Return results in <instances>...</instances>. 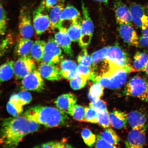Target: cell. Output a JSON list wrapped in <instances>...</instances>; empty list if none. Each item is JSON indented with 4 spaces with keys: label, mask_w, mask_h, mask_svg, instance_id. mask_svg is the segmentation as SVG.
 <instances>
[{
    "label": "cell",
    "mask_w": 148,
    "mask_h": 148,
    "mask_svg": "<svg viewBox=\"0 0 148 148\" xmlns=\"http://www.w3.org/2000/svg\"><path fill=\"white\" fill-rule=\"evenodd\" d=\"M36 70L34 61L31 58H20L14 62V75L16 79H23Z\"/></svg>",
    "instance_id": "10"
},
{
    "label": "cell",
    "mask_w": 148,
    "mask_h": 148,
    "mask_svg": "<svg viewBox=\"0 0 148 148\" xmlns=\"http://www.w3.org/2000/svg\"><path fill=\"white\" fill-rule=\"evenodd\" d=\"M145 127L132 129L125 142L126 148H143L146 141Z\"/></svg>",
    "instance_id": "11"
},
{
    "label": "cell",
    "mask_w": 148,
    "mask_h": 148,
    "mask_svg": "<svg viewBox=\"0 0 148 148\" xmlns=\"http://www.w3.org/2000/svg\"><path fill=\"white\" fill-rule=\"evenodd\" d=\"M0 7L1 11V21H0V33L2 36L5 34L6 32L8 18L7 14L4 7L1 3Z\"/></svg>",
    "instance_id": "37"
},
{
    "label": "cell",
    "mask_w": 148,
    "mask_h": 148,
    "mask_svg": "<svg viewBox=\"0 0 148 148\" xmlns=\"http://www.w3.org/2000/svg\"><path fill=\"white\" fill-rule=\"evenodd\" d=\"M33 23L36 35L40 36L50 27L49 16L37 8L33 12Z\"/></svg>",
    "instance_id": "12"
},
{
    "label": "cell",
    "mask_w": 148,
    "mask_h": 148,
    "mask_svg": "<svg viewBox=\"0 0 148 148\" xmlns=\"http://www.w3.org/2000/svg\"><path fill=\"white\" fill-rule=\"evenodd\" d=\"M100 135L103 140L113 145H117L120 140L119 136L111 128L106 129Z\"/></svg>",
    "instance_id": "30"
},
{
    "label": "cell",
    "mask_w": 148,
    "mask_h": 148,
    "mask_svg": "<svg viewBox=\"0 0 148 148\" xmlns=\"http://www.w3.org/2000/svg\"><path fill=\"white\" fill-rule=\"evenodd\" d=\"M130 9L132 22L137 26L142 29L148 27V15L142 5L133 3L131 5Z\"/></svg>",
    "instance_id": "13"
},
{
    "label": "cell",
    "mask_w": 148,
    "mask_h": 148,
    "mask_svg": "<svg viewBox=\"0 0 148 148\" xmlns=\"http://www.w3.org/2000/svg\"><path fill=\"white\" fill-rule=\"evenodd\" d=\"M88 80L87 79L77 74L76 76L70 80V86L74 90H80L86 86Z\"/></svg>",
    "instance_id": "34"
},
{
    "label": "cell",
    "mask_w": 148,
    "mask_h": 148,
    "mask_svg": "<svg viewBox=\"0 0 148 148\" xmlns=\"http://www.w3.org/2000/svg\"><path fill=\"white\" fill-rule=\"evenodd\" d=\"M77 61L79 64L92 68L91 58L88 54L86 48L83 49L82 51L79 55L77 57Z\"/></svg>",
    "instance_id": "35"
},
{
    "label": "cell",
    "mask_w": 148,
    "mask_h": 148,
    "mask_svg": "<svg viewBox=\"0 0 148 148\" xmlns=\"http://www.w3.org/2000/svg\"><path fill=\"white\" fill-rule=\"evenodd\" d=\"M23 107L18 102L16 94H14L9 99L7 104L6 109L10 115L16 117L19 116L23 112Z\"/></svg>",
    "instance_id": "25"
},
{
    "label": "cell",
    "mask_w": 148,
    "mask_h": 148,
    "mask_svg": "<svg viewBox=\"0 0 148 148\" xmlns=\"http://www.w3.org/2000/svg\"><path fill=\"white\" fill-rule=\"evenodd\" d=\"M40 126V125L23 116L5 118L1 125L0 142L1 147L16 148L25 137L38 131Z\"/></svg>",
    "instance_id": "1"
},
{
    "label": "cell",
    "mask_w": 148,
    "mask_h": 148,
    "mask_svg": "<svg viewBox=\"0 0 148 148\" xmlns=\"http://www.w3.org/2000/svg\"><path fill=\"white\" fill-rule=\"evenodd\" d=\"M34 43L30 39L21 38L18 40L15 48L16 54L20 58H31L30 51Z\"/></svg>",
    "instance_id": "20"
},
{
    "label": "cell",
    "mask_w": 148,
    "mask_h": 148,
    "mask_svg": "<svg viewBox=\"0 0 148 148\" xmlns=\"http://www.w3.org/2000/svg\"><path fill=\"white\" fill-rule=\"evenodd\" d=\"M77 66L74 61L69 60H62L60 65V73L64 79L70 80L76 76Z\"/></svg>",
    "instance_id": "21"
},
{
    "label": "cell",
    "mask_w": 148,
    "mask_h": 148,
    "mask_svg": "<svg viewBox=\"0 0 148 148\" xmlns=\"http://www.w3.org/2000/svg\"><path fill=\"white\" fill-rule=\"evenodd\" d=\"M13 60L7 61L2 64L0 68V81L3 82L10 80L14 74V65Z\"/></svg>",
    "instance_id": "27"
},
{
    "label": "cell",
    "mask_w": 148,
    "mask_h": 148,
    "mask_svg": "<svg viewBox=\"0 0 148 148\" xmlns=\"http://www.w3.org/2000/svg\"><path fill=\"white\" fill-rule=\"evenodd\" d=\"M89 106L98 113L107 110V103L100 99L92 101L90 103Z\"/></svg>",
    "instance_id": "40"
},
{
    "label": "cell",
    "mask_w": 148,
    "mask_h": 148,
    "mask_svg": "<svg viewBox=\"0 0 148 148\" xmlns=\"http://www.w3.org/2000/svg\"><path fill=\"white\" fill-rule=\"evenodd\" d=\"M143 101H148V81L147 83V89H146L145 93L144 95Z\"/></svg>",
    "instance_id": "46"
},
{
    "label": "cell",
    "mask_w": 148,
    "mask_h": 148,
    "mask_svg": "<svg viewBox=\"0 0 148 148\" xmlns=\"http://www.w3.org/2000/svg\"><path fill=\"white\" fill-rule=\"evenodd\" d=\"M63 57L62 48L56 41L55 38H50L46 42L42 62L56 65L62 62Z\"/></svg>",
    "instance_id": "5"
},
{
    "label": "cell",
    "mask_w": 148,
    "mask_h": 148,
    "mask_svg": "<svg viewBox=\"0 0 148 148\" xmlns=\"http://www.w3.org/2000/svg\"><path fill=\"white\" fill-rule=\"evenodd\" d=\"M67 29L63 26L58 29L56 33L55 39L57 44L63 50L64 53L70 57H73V54L71 48V42L67 32Z\"/></svg>",
    "instance_id": "14"
},
{
    "label": "cell",
    "mask_w": 148,
    "mask_h": 148,
    "mask_svg": "<svg viewBox=\"0 0 148 148\" xmlns=\"http://www.w3.org/2000/svg\"><path fill=\"white\" fill-rule=\"evenodd\" d=\"M83 18L81 21V35L78 42L80 47L85 49L91 42L94 31V25L87 7L82 3Z\"/></svg>",
    "instance_id": "3"
},
{
    "label": "cell",
    "mask_w": 148,
    "mask_h": 148,
    "mask_svg": "<svg viewBox=\"0 0 148 148\" xmlns=\"http://www.w3.org/2000/svg\"><path fill=\"white\" fill-rule=\"evenodd\" d=\"M18 29L22 38L30 39L34 36L35 30L32 23L30 11L25 7L20 11Z\"/></svg>",
    "instance_id": "7"
},
{
    "label": "cell",
    "mask_w": 148,
    "mask_h": 148,
    "mask_svg": "<svg viewBox=\"0 0 148 148\" xmlns=\"http://www.w3.org/2000/svg\"><path fill=\"white\" fill-rule=\"evenodd\" d=\"M80 14L77 9L71 5H68L64 7L61 13L60 23L62 25L63 22L65 21H71L72 23L80 20Z\"/></svg>",
    "instance_id": "24"
},
{
    "label": "cell",
    "mask_w": 148,
    "mask_h": 148,
    "mask_svg": "<svg viewBox=\"0 0 148 148\" xmlns=\"http://www.w3.org/2000/svg\"><path fill=\"white\" fill-rule=\"evenodd\" d=\"M127 121L132 129H141L145 127L146 118L142 112L133 111L127 115Z\"/></svg>",
    "instance_id": "23"
},
{
    "label": "cell",
    "mask_w": 148,
    "mask_h": 148,
    "mask_svg": "<svg viewBox=\"0 0 148 148\" xmlns=\"http://www.w3.org/2000/svg\"><path fill=\"white\" fill-rule=\"evenodd\" d=\"M77 100L75 95L67 93L59 96L54 103L57 108L68 114L69 111L76 104Z\"/></svg>",
    "instance_id": "18"
},
{
    "label": "cell",
    "mask_w": 148,
    "mask_h": 148,
    "mask_svg": "<svg viewBox=\"0 0 148 148\" xmlns=\"http://www.w3.org/2000/svg\"><path fill=\"white\" fill-rule=\"evenodd\" d=\"M147 83L143 77L138 75L135 76L130 79L125 86V95L138 97L143 100L147 89Z\"/></svg>",
    "instance_id": "6"
},
{
    "label": "cell",
    "mask_w": 148,
    "mask_h": 148,
    "mask_svg": "<svg viewBox=\"0 0 148 148\" xmlns=\"http://www.w3.org/2000/svg\"><path fill=\"white\" fill-rule=\"evenodd\" d=\"M67 32L72 41L79 42L81 35V21L80 20L72 22L67 29Z\"/></svg>",
    "instance_id": "29"
},
{
    "label": "cell",
    "mask_w": 148,
    "mask_h": 148,
    "mask_svg": "<svg viewBox=\"0 0 148 148\" xmlns=\"http://www.w3.org/2000/svg\"><path fill=\"white\" fill-rule=\"evenodd\" d=\"M21 88L23 90L40 92L45 88V83L38 70H35L23 79Z\"/></svg>",
    "instance_id": "8"
},
{
    "label": "cell",
    "mask_w": 148,
    "mask_h": 148,
    "mask_svg": "<svg viewBox=\"0 0 148 148\" xmlns=\"http://www.w3.org/2000/svg\"><path fill=\"white\" fill-rule=\"evenodd\" d=\"M111 125L114 128L121 129L126 127L127 121V115L124 112L114 110L109 114Z\"/></svg>",
    "instance_id": "22"
},
{
    "label": "cell",
    "mask_w": 148,
    "mask_h": 148,
    "mask_svg": "<svg viewBox=\"0 0 148 148\" xmlns=\"http://www.w3.org/2000/svg\"><path fill=\"white\" fill-rule=\"evenodd\" d=\"M132 72L130 70L122 69L110 77H96L91 81L94 83H99L104 88H118L125 84L127 75Z\"/></svg>",
    "instance_id": "4"
},
{
    "label": "cell",
    "mask_w": 148,
    "mask_h": 148,
    "mask_svg": "<svg viewBox=\"0 0 148 148\" xmlns=\"http://www.w3.org/2000/svg\"><path fill=\"white\" fill-rule=\"evenodd\" d=\"M38 70L42 78L48 80L58 81L62 78L60 68L55 65L42 62L39 66Z\"/></svg>",
    "instance_id": "15"
},
{
    "label": "cell",
    "mask_w": 148,
    "mask_h": 148,
    "mask_svg": "<svg viewBox=\"0 0 148 148\" xmlns=\"http://www.w3.org/2000/svg\"><path fill=\"white\" fill-rule=\"evenodd\" d=\"M18 101L23 106L29 104L32 100V97L30 92L23 90L16 94Z\"/></svg>",
    "instance_id": "38"
},
{
    "label": "cell",
    "mask_w": 148,
    "mask_h": 148,
    "mask_svg": "<svg viewBox=\"0 0 148 148\" xmlns=\"http://www.w3.org/2000/svg\"><path fill=\"white\" fill-rule=\"evenodd\" d=\"M91 71V68L88 66L79 64L77 66V75L87 79L88 80L89 79Z\"/></svg>",
    "instance_id": "41"
},
{
    "label": "cell",
    "mask_w": 148,
    "mask_h": 148,
    "mask_svg": "<svg viewBox=\"0 0 148 148\" xmlns=\"http://www.w3.org/2000/svg\"><path fill=\"white\" fill-rule=\"evenodd\" d=\"M133 67L136 72L144 71L148 62V56L147 53L138 51L134 57Z\"/></svg>",
    "instance_id": "28"
},
{
    "label": "cell",
    "mask_w": 148,
    "mask_h": 148,
    "mask_svg": "<svg viewBox=\"0 0 148 148\" xmlns=\"http://www.w3.org/2000/svg\"><path fill=\"white\" fill-rule=\"evenodd\" d=\"M81 136L84 143L89 147H92L96 143L97 137L90 130L85 128L83 129L81 133Z\"/></svg>",
    "instance_id": "33"
},
{
    "label": "cell",
    "mask_w": 148,
    "mask_h": 148,
    "mask_svg": "<svg viewBox=\"0 0 148 148\" xmlns=\"http://www.w3.org/2000/svg\"><path fill=\"white\" fill-rule=\"evenodd\" d=\"M58 0H42L41 5L45 9V12L50 11L56 5Z\"/></svg>",
    "instance_id": "43"
},
{
    "label": "cell",
    "mask_w": 148,
    "mask_h": 148,
    "mask_svg": "<svg viewBox=\"0 0 148 148\" xmlns=\"http://www.w3.org/2000/svg\"><path fill=\"white\" fill-rule=\"evenodd\" d=\"M96 148H117L115 145L108 143L103 140L100 135L97 137Z\"/></svg>",
    "instance_id": "42"
},
{
    "label": "cell",
    "mask_w": 148,
    "mask_h": 148,
    "mask_svg": "<svg viewBox=\"0 0 148 148\" xmlns=\"http://www.w3.org/2000/svg\"><path fill=\"white\" fill-rule=\"evenodd\" d=\"M85 122L92 123H98V112L90 107H86Z\"/></svg>",
    "instance_id": "36"
},
{
    "label": "cell",
    "mask_w": 148,
    "mask_h": 148,
    "mask_svg": "<svg viewBox=\"0 0 148 148\" xmlns=\"http://www.w3.org/2000/svg\"><path fill=\"white\" fill-rule=\"evenodd\" d=\"M114 12L116 21L120 25L131 24L132 21L130 9L122 1H118L114 3Z\"/></svg>",
    "instance_id": "17"
},
{
    "label": "cell",
    "mask_w": 148,
    "mask_h": 148,
    "mask_svg": "<svg viewBox=\"0 0 148 148\" xmlns=\"http://www.w3.org/2000/svg\"><path fill=\"white\" fill-rule=\"evenodd\" d=\"M62 148H76L70 144L64 143Z\"/></svg>",
    "instance_id": "47"
},
{
    "label": "cell",
    "mask_w": 148,
    "mask_h": 148,
    "mask_svg": "<svg viewBox=\"0 0 148 148\" xmlns=\"http://www.w3.org/2000/svg\"><path fill=\"white\" fill-rule=\"evenodd\" d=\"M65 0H58L56 5L50 11L49 17L52 30L60 29L62 26L60 23L61 13L64 8Z\"/></svg>",
    "instance_id": "19"
},
{
    "label": "cell",
    "mask_w": 148,
    "mask_h": 148,
    "mask_svg": "<svg viewBox=\"0 0 148 148\" xmlns=\"http://www.w3.org/2000/svg\"><path fill=\"white\" fill-rule=\"evenodd\" d=\"M85 114L86 107L76 104L68 112L73 119L79 122H85Z\"/></svg>",
    "instance_id": "31"
},
{
    "label": "cell",
    "mask_w": 148,
    "mask_h": 148,
    "mask_svg": "<svg viewBox=\"0 0 148 148\" xmlns=\"http://www.w3.org/2000/svg\"><path fill=\"white\" fill-rule=\"evenodd\" d=\"M105 58L123 67H131L132 66L131 65L130 59L128 55L117 45L107 47Z\"/></svg>",
    "instance_id": "9"
},
{
    "label": "cell",
    "mask_w": 148,
    "mask_h": 148,
    "mask_svg": "<svg viewBox=\"0 0 148 148\" xmlns=\"http://www.w3.org/2000/svg\"><path fill=\"white\" fill-rule=\"evenodd\" d=\"M92 1L99 2L101 3H107L108 2V0H92Z\"/></svg>",
    "instance_id": "48"
},
{
    "label": "cell",
    "mask_w": 148,
    "mask_h": 148,
    "mask_svg": "<svg viewBox=\"0 0 148 148\" xmlns=\"http://www.w3.org/2000/svg\"><path fill=\"white\" fill-rule=\"evenodd\" d=\"M98 123L103 128H110L111 125L108 111L98 113Z\"/></svg>",
    "instance_id": "39"
},
{
    "label": "cell",
    "mask_w": 148,
    "mask_h": 148,
    "mask_svg": "<svg viewBox=\"0 0 148 148\" xmlns=\"http://www.w3.org/2000/svg\"><path fill=\"white\" fill-rule=\"evenodd\" d=\"M139 45L142 47L148 48V36H142L139 40Z\"/></svg>",
    "instance_id": "45"
},
{
    "label": "cell",
    "mask_w": 148,
    "mask_h": 148,
    "mask_svg": "<svg viewBox=\"0 0 148 148\" xmlns=\"http://www.w3.org/2000/svg\"><path fill=\"white\" fill-rule=\"evenodd\" d=\"M144 71H145V73L148 75V62L147 65H146L145 68H144Z\"/></svg>",
    "instance_id": "49"
},
{
    "label": "cell",
    "mask_w": 148,
    "mask_h": 148,
    "mask_svg": "<svg viewBox=\"0 0 148 148\" xmlns=\"http://www.w3.org/2000/svg\"><path fill=\"white\" fill-rule=\"evenodd\" d=\"M68 114L57 108L37 105L28 109L23 116L38 124L53 127L66 125L69 119Z\"/></svg>",
    "instance_id": "2"
},
{
    "label": "cell",
    "mask_w": 148,
    "mask_h": 148,
    "mask_svg": "<svg viewBox=\"0 0 148 148\" xmlns=\"http://www.w3.org/2000/svg\"><path fill=\"white\" fill-rule=\"evenodd\" d=\"M64 142L51 141L42 144L40 148H62Z\"/></svg>",
    "instance_id": "44"
},
{
    "label": "cell",
    "mask_w": 148,
    "mask_h": 148,
    "mask_svg": "<svg viewBox=\"0 0 148 148\" xmlns=\"http://www.w3.org/2000/svg\"><path fill=\"white\" fill-rule=\"evenodd\" d=\"M104 87L99 83H94L90 87L88 97L90 100L100 99L103 94Z\"/></svg>",
    "instance_id": "32"
},
{
    "label": "cell",
    "mask_w": 148,
    "mask_h": 148,
    "mask_svg": "<svg viewBox=\"0 0 148 148\" xmlns=\"http://www.w3.org/2000/svg\"><path fill=\"white\" fill-rule=\"evenodd\" d=\"M119 31L124 41L130 45L138 47L139 42L137 34L130 24L119 25Z\"/></svg>",
    "instance_id": "16"
},
{
    "label": "cell",
    "mask_w": 148,
    "mask_h": 148,
    "mask_svg": "<svg viewBox=\"0 0 148 148\" xmlns=\"http://www.w3.org/2000/svg\"><path fill=\"white\" fill-rule=\"evenodd\" d=\"M46 42L43 40H36L31 47L30 53L31 57L37 62L42 61Z\"/></svg>",
    "instance_id": "26"
},
{
    "label": "cell",
    "mask_w": 148,
    "mask_h": 148,
    "mask_svg": "<svg viewBox=\"0 0 148 148\" xmlns=\"http://www.w3.org/2000/svg\"><path fill=\"white\" fill-rule=\"evenodd\" d=\"M32 148H40V146H36V147H33Z\"/></svg>",
    "instance_id": "50"
}]
</instances>
